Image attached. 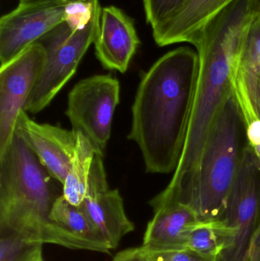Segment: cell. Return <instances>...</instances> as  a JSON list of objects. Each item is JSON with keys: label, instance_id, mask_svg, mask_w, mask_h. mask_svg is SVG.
Instances as JSON below:
<instances>
[{"label": "cell", "instance_id": "6da1fadb", "mask_svg": "<svg viewBox=\"0 0 260 261\" xmlns=\"http://www.w3.org/2000/svg\"><path fill=\"white\" fill-rule=\"evenodd\" d=\"M199 69L198 53L179 47L157 60L142 76L128 138L138 146L148 173L166 174L180 164Z\"/></svg>", "mask_w": 260, "mask_h": 261}, {"label": "cell", "instance_id": "7a4b0ae2", "mask_svg": "<svg viewBox=\"0 0 260 261\" xmlns=\"http://www.w3.org/2000/svg\"><path fill=\"white\" fill-rule=\"evenodd\" d=\"M260 0H235L212 17L190 44L197 49L200 69L186 143L180 164L161 197L177 196L189 182L214 121L232 89L234 73Z\"/></svg>", "mask_w": 260, "mask_h": 261}, {"label": "cell", "instance_id": "3957f363", "mask_svg": "<svg viewBox=\"0 0 260 261\" xmlns=\"http://www.w3.org/2000/svg\"><path fill=\"white\" fill-rule=\"evenodd\" d=\"M50 173L15 134L0 156V228L43 244L81 250L77 241L50 219L53 194Z\"/></svg>", "mask_w": 260, "mask_h": 261}, {"label": "cell", "instance_id": "277c9868", "mask_svg": "<svg viewBox=\"0 0 260 261\" xmlns=\"http://www.w3.org/2000/svg\"><path fill=\"white\" fill-rule=\"evenodd\" d=\"M249 145L247 123L232 87L186 187L172 199H151L149 205L180 202L190 207L201 222L217 220L222 213Z\"/></svg>", "mask_w": 260, "mask_h": 261}, {"label": "cell", "instance_id": "5b68a950", "mask_svg": "<svg viewBox=\"0 0 260 261\" xmlns=\"http://www.w3.org/2000/svg\"><path fill=\"white\" fill-rule=\"evenodd\" d=\"M101 14L102 8L98 1L86 25L63 21L36 41L44 47L46 60L41 76L24 107L26 113L37 114L44 110L74 75L79 62L99 34Z\"/></svg>", "mask_w": 260, "mask_h": 261}, {"label": "cell", "instance_id": "8992f818", "mask_svg": "<svg viewBox=\"0 0 260 261\" xmlns=\"http://www.w3.org/2000/svg\"><path fill=\"white\" fill-rule=\"evenodd\" d=\"M99 0H56L18 4L0 19L1 66L15 59L29 46L63 21L88 24Z\"/></svg>", "mask_w": 260, "mask_h": 261}, {"label": "cell", "instance_id": "52a82bcc", "mask_svg": "<svg viewBox=\"0 0 260 261\" xmlns=\"http://www.w3.org/2000/svg\"><path fill=\"white\" fill-rule=\"evenodd\" d=\"M120 100V84L111 75L82 80L68 95L66 115L76 133H82L97 153H103Z\"/></svg>", "mask_w": 260, "mask_h": 261}, {"label": "cell", "instance_id": "ba28073f", "mask_svg": "<svg viewBox=\"0 0 260 261\" xmlns=\"http://www.w3.org/2000/svg\"><path fill=\"white\" fill-rule=\"evenodd\" d=\"M260 210V161L249 145L219 219L232 231L230 246L218 261H244Z\"/></svg>", "mask_w": 260, "mask_h": 261}, {"label": "cell", "instance_id": "9c48e42d", "mask_svg": "<svg viewBox=\"0 0 260 261\" xmlns=\"http://www.w3.org/2000/svg\"><path fill=\"white\" fill-rule=\"evenodd\" d=\"M46 53L40 43L0 68V156L12 143L17 119L44 68Z\"/></svg>", "mask_w": 260, "mask_h": 261}, {"label": "cell", "instance_id": "30bf717a", "mask_svg": "<svg viewBox=\"0 0 260 261\" xmlns=\"http://www.w3.org/2000/svg\"><path fill=\"white\" fill-rule=\"evenodd\" d=\"M81 205L111 250L117 248L122 239L134 230V223L125 213L119 190H111L108 187L103 153H97L95 156L88 190Z\"/></svg>", "mask_w": 260, "mask_h": 261}, {"label": "cell", "instance_id": "8fae6325", "mask_svg": "<svg viewBox=\"0 0 260 261\" xmlns=\"http://www.w3.org/2000/svg\"><path fill=\"white\" fill-rule=\"evenodd\" d=\"M15 134L36 155L50 176L63 185L71 165L77 134L73 129L35 122L24 110L17 119Z\"/></svg>", "mask_w": 260, "mask_h": 261}, {"label": "cell", "instance_id": "7c38bea8", "mask_svg": "<svg viewBox=\"0 0 260 261\" xmlns=\"http://www.w3.org/2000/svg\"><path fill=\"white\" fill-rule=\"evenodd\" d=\"M140 42L131 17L115 6L102 9L94 44L96 58L105 68L126 72Z\"/></svg>", "mask_w": 260, "mask_h": 261}, {"label": "cell", "instance_id": "4fadbf2b", "mask_svg": "<svg viewBox=\"0 0 260 261\" xmlns=\"http://www.w3.org/2000/svg\"><path fill=\"white\" fill-rule=\"evenodd\" d=\"M151 208L154 217L148 222L142 248L154 251L187 248L188 232L199 222L195 212L177 202L151 205Z\"/></svg>", "mask_w": 260, "mask_h": 261}, {"label": "cell", "instance_id": "5bb4252c", "mask_svg": "<svg viewBox=\"0 0 260 261\" xmlns=\"http://www.w3.org/2000/svg\"><path fill=\"white\" fill-rule=\"evenodd\" d=\"M260 73V11L250 24L232 87L247 126L259 119L256 105V84Z\"/></svg>", "mask_w": 260, "mask_h": 261}, {"label": "cell", "instance_id": "9a60e30c", "mask_svg": "<svg viewBox=\"0 0 260 261\" xmlns=\"http://www.w3.org/2000/svg\"><path fill=\"white\" fill-rule=\"evenodd\" d=\"M235 0H189L174 18L157 29L153 36L160 47L191 43L200 29L221 9Z\"/></svg>", "mask_w": 260, "mask_h": 261}, {"label": "cell", "instance_id": "2e32d148", "mask_svg": "<svg viewBox=\"0 0 260 261\" xmlns=\"http://www.w3.org/2000/svg\"><path fill=\"white\" fill-rule=\"evenodd\" d=\"M50 219L70 233L79 244L81 250L109 254V245L90 220L82 205H72L61 195L53 202Z\"/></svg>", "mask_w": 260, "mask_h": 261}, {"label": "cell", "instance_id": "e0dca14e", "mask_svg": "<svg viewBox=\"0 0 260 261\" xmlns=\"http://www.w3.org/2000/svg\"><path fill=\"white\" fill-rule=\"evenodd\" d=\"M76 134V149L63 184L62 194L72 205L80 206L86 195L90 171L97 151L82 133Z\"/></svg>", "mask_w": 260, "mask_h": 261}, {"label": "cell", "instance_id": "ac0fdd59", "mask_svg": "<svg viewBox=\"0 0 260 261\" xmlns=\"http://www.w3.org/2000/svg\"><path fill=\"white\" fill-rule=\"evenodd\" d=\"M233 240V233L221 221H199L188 232L186 248L204 255L219 258Z\"/></svg>", "mask_w": 260, "mask_h": 261}, {"label": "cell", "instance_id": "d6986e66", "mask_svg": "<svg viewBox=\"0 0 260 261\" xmlns=\"http://www.w3.org/2000/svg\"><path fill=\"white\" fill-rule=\"evenodd\" d=\"M43 245L0 228V261H42Z\"/></svg>", "mask_w": 260, "mask_h": 261}, {"label": "cell", "instance_id": "ffe728a7", "mask_svg": "<svg viewBox=\"0 0 260 261\" xmlns=\"http://www.w3.org/2000/svg\"><path fill=\"white\" fill-rule=\"evenodd\" d=\"M189 0H143L146 21L152 29L174 18Z\"/></svg>", "mask_w": 260, "mask_h": 261}, {"label": "cell", "instance_id": "44dd1931", "mask_svg": "<svg viewBox=\"0 0 260 261\" xmlns=\"http://www.w3.org/2000/svg\"><path fill=\"white\" fill-rule=\"evenodd\" d=\"M145 257L149 261H218V257L204 255L189 248L154 251L142 248Z\"/></svg>", "mask_w": 260, "mask_h": 261}, {"label": "cell", "instance_id": "7402d4cb", "mask_svg": "<svg viewBox=\"0 0 260 261\" xmlns=\"http://www.w3.org/2000/svg\"><path fill=\"white\" fill-rule=\"evenodd\" d=\"M244 261H260V210Z\"/></svg>", "mask_w": 260, "mask_h": 261}, {"label": "cell", "instance_id": "603a6c76", "mask_svg": "<svg viewBox=\"0 0 260 261\" xmlns=\"http://www.w3.org/2000/svg\"><path fill=\"white\" fill-rule=\"evenodd\" d=\"M247 135L250 147L260 161V119L247 125Z\"/></svg>", "mask_w": 260, "mask_h": 261}, {"label": "cell", "instance_id": "cb8c5ba5", "mask_svg": "<svg viewBox=\"0 0 260 261\" xmlns=\"http://www.w3.org/2000/svg\"><path fill=\"white\" fill-rule=\"evenodd\" d=\"M111 261H149L145 257L141 247L131 248L119 251Z\"/></svg>", "mask_w": 260, "mask_h": 261}, {"label": "cell", "instance_id": "d4e9b609", "mask_svg": "<svg viewBox=\"0 0 260 261\" xmlns=\"http://www.w3.org/2000/svg\"><path fill=\"white\" fill-rule=\"evenodd\" d=\"M256 110H257L258 116L260 119V73L256 84Z\"/></svg>", "mask_w": 260, "mask_h": 261}, {"label": "cell", "instance_id": "484cf974", "mask_svg": "<svg viewBox=\"0 0 260 261\" xmlns=\"http://www.w3.org/2000/svg\"><path fill=\"white\" fill-rule=\"evenodd\" d=\"M56 1V0H19V4H34V3H44V2Z\"/></svg>", "mask_w": 260, "mask_h": 261}, {"label": "cell", "instance_id": "4316f807", "mask_svg": "<svg viewBox=\"0 0 260 261\" xmlns=\"http://www.w3.org/2000/svg\"><path fill=\"white\" fill-rule=\"evenodd\" d=\"M42 261H44V260H42Z\"/></svg>", "mask_w": 260, "mask_h": 261}]
</instances>
